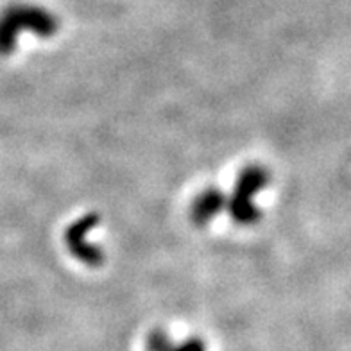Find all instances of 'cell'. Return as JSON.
<instances>
[{"label":"cell","mask_w":351,"mask_h":351,"mask_svg":"<svg viewBox=\"0 0 351 351\" xmlns=\"http://www.w3.org/2000/svg\"><path fill=\"white\" fill-rule=\"evenodd\" d=\"M271 176L267 169L260 165H247L237 176L233 194L228 199V212L231 219L241 226H251L258 222L260 210L254 204L256 195L269 185Z\"/></svg>","instance_id":"obj_2"},{"label":"cell","mask_w":351,"mask_h":351,"mask_svg":"<svg viewBox=\"0 0 351 351\" xmlns=\"http://www.w3.org/2000/svg\"><path fill=\"white\" fill-rule=\"evenodd\" d=\"M99 224V217L95 213H88L72 224L65 233V244L69 251L74 254V258L88 265V267H101L104 254L97 245L88 242V235L95 230Z\"/></svg>","instance_id":"obj_3"},{"label":"cell","mask_w":351,"mask_h":351,"mask_svg":"<svg viewBox=\"0 0 351 351\" xmlns=\"http://www.w3.org/2000/svg\"><path fill=\"white\" fill-rule=\"evenodd\" d=\"M23 31L40 38H51L58 31V22L51 13L34 5H13L0 14V56L16 49V40Z\"/></svg>","instance_id":"obj_1"},{"label":"cell","mask_w":351,"mask_h":351,"mask_svg":"<svg viewBox=\"0 0 351 351\" xmlns=\"http://www.w3.org/2000/svg\"><path fill=\"white\" fill-rule=\"evenodd\" d=\"M224 208H228V197L224 192L215 186H210L194 199L192 208H190V219L195 226L203 228L210 224Z\"/></svg>","instance_id":"obj_4"},{"label":"cell","mask_w":351,"mask_h":351,"mask_svg":"<svg viewBox=\"0 0 351 351\" xmlns=\"http://www.w3.org/2000/svg\"><path fill=\"white\" fill-rule=\"evenodd\" d=\"M169 351H204V344L199 339H192V341H186L180 346H171Z\"/></svg>","instance_id":"obj_5"}]
</instances>
